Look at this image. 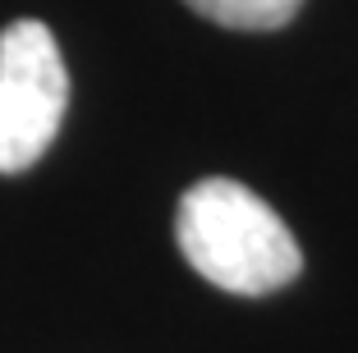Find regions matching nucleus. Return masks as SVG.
Masks as SVG:
<instances>
[{"mask_svg": "<svg viewBox=\"0 0 358 353\" xmlns=\"http://www.w3.org/2000/svg\"><path fill=\"white\" fill-rule=\"evenodd\" d=\"M179 252L207 284L243 298L285 289L299 280L303 252L294 229L248 184L225 175L198 179L175 207Z\"/></svg>", "mask_w": 358, "mask_h": 353, "instance_id": "nucleus-1", "label": "nucleus"}, {"mask_svg": "<svg viewBox=\"0 0 358 353\" xmlns=\"http://www.w3.org/2000/svg\"><path fill=\"white\" fill-rule=\"evenodd\" d=\"M69 110V73L42 19H14L0 32V175L32 170Z\"/></svg>", "mask_w": 358, "mask_h": 353, "instance_id": "nucleus-2", "label": "nucleus"}, {"mask_svg": "<svg viewBox=\"0 0 358 353\" xmlns=\"http://www.w3.org/2000/svg\"><path fill=\"white\" fill-rule=\"evenodd\" d=\"M184 5L207 23H221L234 32H275L294 23V14L303 10V0H184Z\"/></svg>", "mask_w": 358, "mask_h": 353, "instance_id": "nucleus-3", "label": "nucleus"}]
</instances>
